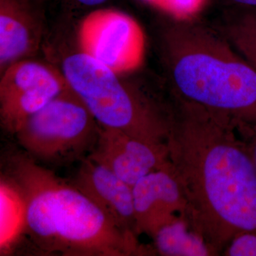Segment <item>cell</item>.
Returning a JSON list of instances; mask_svg holds the SVG:
<instances>
[{
	"label": "cell",
	"instance_id": "cell-1",
	"mask_svg": "<svg viewBox=\"0 0 256 256\" xmlns=\"http://www.w3.org/2000/svg\"><path fill=\"white\" fill-rule=\"evenodd\" d=\"M176 100L168 156L186 197L185 218L217 256L238 234H256V166L234 119Z\"/></svg>",
	"mask_w": 256,
	"mask_h": 256
},
{
	"label": "cell",
	"instance_id": "cell-2",
	"mask_svg": "<svg viewBox=\"0 0 256 256\" xmlns=\"http://www.w3.org/2000/svg\"><path fill=\"white\" fill-rule=\"evenodd\" d=\"M2 178L23 206L22 238L46 256L146 255L137 236L120 229L87 196L24 151L6 156Z\"/></svg>",
	"mask_w": 256,
	"mask_h": 256
},
{
	"label": "cell",
	"instance_id": "cell-3",
	"mask_svg": "<svg viewBox=\"0 0 256 256\" xmlns=\"http://www.w3.org/2000/svg\"><path fill=\"white\" fill-rule=\"evenodd\" d=\"M164 56L176 98L256 124V68L216 28L174 20L165 31Z\"/></svg>",
	"mask_w": 256,
	"mask_h": 256
},
{
	"label": "cell",
	"instance_id": "cell-4",
	"mask_svg": "<svg viewBox=\"0 0 256 256\" xmlns=\"http://www.w3.org/2000/svg\"><path fill=\"white\" fill-rule=\"evenodd\" d=\"M62 73L100 127L154 146H166L168 112L120 80L118 74L82 52L65 58Z\"/></svg>",
	"mask_w": 256,
	"mask_h": 256
},
{
	"label": "cell",
	"instance_id": "cell-5",
	"mask_svg": "<svg viewBox=\"0 0 256 256\" xmlns=\"http://www.w3.org/2000/svg\"><path fill=\"white\" fill-rule=\"evenodd\" d=\"M99 130L86 106L69 87L26 120L14 136L30 158L54 166L86 158Z\"/></svg>",
	"mask_w": 256,
	"mask_h": 256
},
{
	"label": "cell",
	"instance_id": "cell-6",
	"mask_svg": "<svg viewBox=\"0 0 256 256\" xmlns=\"http://www.w3.org/2000/svg\"><path fill=\"white\" fill-rule=\"evenodd\" d=\"M78 42L82 53L117 74L130 73L142 66L146 40L139 23L114 9H98L80 24Z\"/></svg>",
	"mask_w": 256,
	"mask_h": 256
},
{
	"label": "cell",
	"instance_id": "cell-7",
	"mask_svg": "<svg viewBox=\"0 0 256 256\" xmlns=\"http://www.w3.org/2000/svg\"><path fill=\"white\" fill-rule=\"evenodd\" d=\"M69 88L62 72L43 62L24 60L2 74L0 120L15 134L26 120Z\"/></svg>",
	"mask_w": 256,
	"mask_h": 256
},
{
	"label": "cell",
	"instance_id": "cell-8",
	"mask_svg": "<svg viewBox=\"0 0 256 256\" xmlns=\"http://www.w3.org/2000/svg\"><path fill=\"white\" fill-rule=\"evenodd\" d=\"M133 186L143 176L170 164L168 146H154L122 131L100 126L88 156Z\"/></svg>",
	"mask_w": 256,
	"mask_h": 256
},
{
	"label": "cell",
	"instance_id": "cell-9",
	"mask_svg": "<svg viewBox=\"0 0 256 256\" xmlns=\"http://www.w3.org/2000/svg\"><path fill=\"white\" fill-rule=\"evenodd\" d=\"M132 194L138 235L153 236L178 218L174 214L186 215V197L172 163L140 178L132 186Z\"/></svg>",
	"mask_w": 256,
	"mask_h": 256
},
{
	"label": "cell",
	"instance_id": "cell-10",
	"mask_svg": "<svg viewBox=\"0 0 256 256\" xmlns=\"http://www.w3.org/2000/svg\"><path fill=\"white\" fill-rule=\"evenodd\" d=\"M80 162L72 183L122 232L138 236L132 186L88 156Z\"/></svg>",
	"mask_w": 256,
	"mask_h": 256
},
{
	"label": "cell",
	"instance_id": "cell-11",
	"mask_svg": "<svg viewBox=\"0 0 256 256\" xmlns=\"http://www.w3.org/2000/svg\"><path fill=\"white\" fill-rule=\"evenodd\" d=\"M40 0H0L1 74L40 48L43 36V16Z\"/></svg>",
	"mask_w": 256,
	"mask_h": 256
},
{
	"label": "cell",
	"instance_id": "cell-12",
	"mask_svg": "<svg viewBox=\"0 0 256 256\" xmlns=\"http://www.w3.org/2000/svg\"><path fill=\"white\" fill-rule=\"evenodd\" d=\"M152 238L156 252L161 256H214L201 236L192 230L184 216L165 224Z\"/></svg>",
	"mask_w": 256,
	"mask_h": 256
},
{
	"label": "cell",
	"instance_id": "cell-13",
	"mask_svg": "<svg viewBox=\"0 0 256 256\" xmlns=\"http://www.w3.org/2000/svg\"><path fill=\"white\" fill-rule=\"evenodd\" d=\"M215 28L256 68V9H226Z\"/></svg>",
	"mask_w": 256,
	"mask_h": 256
},
{
	"label": "cell",
	"instance_id": "cell-14",
	"mask_svg": "<svg viewBox=\"0 0 256 256\" xmlns=\"http://www.w3.org/2000/svg\"><path fill=\"white\" fill-rule=\"evenodd\" d=\"M207 0H161L158 9L175 21H194L204 8Z\"/></svg>",
	"mask_w": 256,
	"mask_h": 256
},
{
	"label": "cell",
	"instance_id": "cell-15",
	"mask_svg": "<svg viewBox=\"0 0 256 256\" xmlns=\"http://www.w3.org/2000/svg\"><path fill=\"white\" fill-rule=\"evenodd\" d=\"M224 254L228 256H256V234L242 232L236 236Z\"/></svg>",
	"mask_w": 256,
	"mask_h": 256
},
{
	"label": "cell",
	"instance_id": "cell-16",
	"mask_svg": "<svg viewBox=\"0 0 256 256\" xmlns=\"http://www.w3.org/2000/svg\"><path fill=\"white\" fill-rule=\"evenodd\" d=\"M226 9H256V0H222Z\"/></svg>",
	"mask_w": 256,
	"mask_h": 256
},
{
	"label": "cell",
	"instance_id": "cell-17",
	"mask_svg": "<svg viewBox=\"0 0 256 256\" xmlns=\"http://www.w3.org/2000/svg\"><path fill=\"white\" fill-rule=\"evenodd\" d=\"M240 126L245 128L252 134L250 136V142L247 143V144L256 166V124H244Z\"/></svg>",
	"mask_w": 256,
	"mask_h": 256
},
{
	"label": "cell",
	"instance_id": "cell-18",
	"mask_svg": "<svg viewBox=\"0 0 256 256\" xmlns=\"http://www.w3.org/2000/svg\"><path fill=\"white\" fill-rule=\"evenodd\" d=\"M76 3L82 6H98L99 5L104 4L108 0H74Z\"/></svg>",
	"mask_w": 256,
	"mask_h": 256
},
{
	"label": "cell",
	"instance_id": "cell-19",
	"mask_svg": "<svg viewBox=\"0 0 256 256\" xmlns=\"http://www.w3.org/2000/svg\"><path fill=\"white\" fill-rule=\"evenodd\" d=\"M143 1L152 5V6H154V8H158V9L159 8L160 2H161V0H143Z\"/></svg>",
	"mask_w": 256,
	"mask_h": 256
},
{
	"label": "cell",
	"instance_id": "cell-20",
	"mask_svg": "<svg viewBox=\"0 0 256 256\" xmlns=\"http://www.w3.org/2000/svg\"><path fill=\"white\" fill-rule=\"evenodd\" d=\"M40 1L43 2V1H45V0H40Z\"/></svg>",
	"mask_w": 256,
	"mask_h": 256
}]
</instances>
